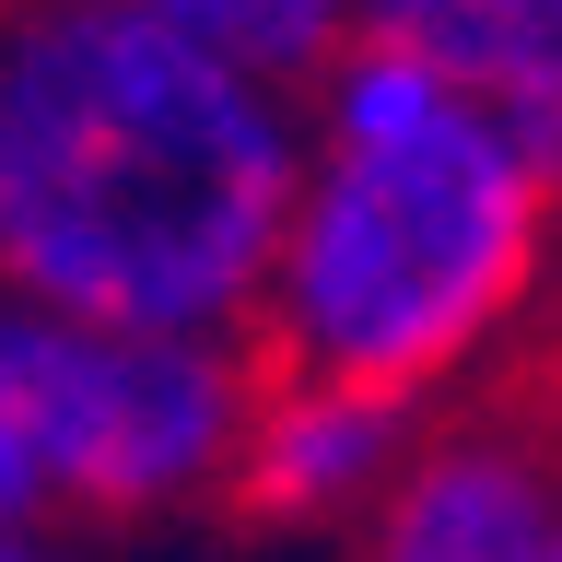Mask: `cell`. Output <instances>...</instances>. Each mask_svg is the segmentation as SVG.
<instances>
[{
	"instance_id": "obj_5",
	"label": "cell",
	"mask_w": 562,
	"mask_h": 562,
	"mask_svg": "<svg viewBox=\"0 0 562 562\" xmlns=\"http://www.w3.org/2000/svg\"><path fill=\"white\" fill-rule=\"evenodd\" d=\"M398 469H411V398L351 386V375H281L270 363L246 457H235V504L246 516H351Z\"/></svg>"
},
{
	"instance_id": "obj_6",
	"label": "cell",
	"mask_w": 562,
	"mask_h": 562,
	"mask_svg": "<svg viewBox=\"0 0 562 562\" xmlns=\"http://www.w3.org/2000/svg\"><path fill=\"white\" fill-rule=\"evenodd\" d=\"M363 35L469 82L562 188V0H363Z\"/></svg>"
},
{
	"instance_id": "obj_1",
	"label": "cell",
	"mask_w": 562,
	"mask_h": 562,
	"mask_svg": "<svg viewBox=\"0 0 562 562\" xmlns=\"http://www.w3.org/2000/svg\"><path fill=\"white\" fill-rule=\"evenodd\" d=\"M293 188L270 70L130 0H0V305L258 328Z\"/></svg>"
},
{
	"instance_id": "obj_2",
	"label": "cell",
	"mask_w": 562,
	"mask_h": 562,
	"mask_svg": "<svg viewBox=\"0 0 562 562\" xmlns=\"http://www.w3.org/2000/svg\"><path fill=\"white\" fill-rule=\"evenodd\" d=\"M551 176L469 82L411 47H340L316 94L305 188L258 293V363L351 375L386 398L446 386L527 305L551 246Z\"/></svg>"
},
{
	"instance_id": "obj_4",
	"label": "cell",
	"mask_w": 562,
	"mask_h": 562,
	"mask_svg": "<svg viewBox=\"0 0 562 562\" xmlns=\"http://www.w3.org/2000/svg\"><path fill=\"white\" fill-rule=\"evenodd\" d=\"M551 539H562V469L504 422H469L386 481L363 562H551Z\"/></svg>"
},
{
	"instance_id": "obj_9",
	"label": "cell",
	"mask_w": 562,
	"mask_h": 562,
	"mask_svg": "<svg viewBox=\"0 0 562 562\" xmlns=\"http://www.w3.org/2000/svg\"><path fill=\"white\" fill-rule=\"evenodd\" d=\"M0 562H82V551H47V539H24V527H0Z\"/></svg>"
},
{
	"instance_id": "obj_10",
	"label": "cell",
	"mask_w": 562,
	"mask_h": 562,
	"mask_svg": "<svg viewBox=\"0 0 562 562\" xmlns=\"http://www.w3.org/2000/svg\"><path fill=\"white\" fill-rule=\"evenodd\" d=\"M551 562H562V539H551Z\"/></svg>"
},
{
	"instance_id": "obj_8",
	"label": "cell",
	"mask_w": 562,
	"mask_h": 562,
	"mask_svg": "<svg viewBox=\"0 0 562 562\" xmlns=\"http://www.w3.org/2000/svg\"><path fill=\"white\" fill-rule=\"evenodd\" d=\"M35 504V481H24V446H12V411H0V527Z\"/></svg>"
},
{
	"instance_id": "obj_7",
	"label": "cell",
	"mask_w": 562,
	"mask_h": 562,
	"mask_svg": "<svg viewBox=\"0 0 562 562\" xmlns=\"http://www.w3.org/2000/svg\"><path fill=\"white\" fill-rule=\"evenodd\" d=\"M130 12H153V24L200 35V47H223V59L270 70V82H293V70L340 59V35L363 24V0H130Z\"/></svg>"
},
{
	"instance_id": "obj_3",
	"label": "cell",
	"mask_w": 562,
	"mask_h": 562,
	"mask_svg": "<svg viewBox=\"0 0 562 562\" xmlns=\"http://www.w3.org/2000/svg\"><path fill=\"white\" fill-rule=\"evenodd\" d=\"M258 386L270 363L235 328H117V316L0 305V411L35 504L165 516V504L235 492Z\"/></svg>"
}]
</instances>
